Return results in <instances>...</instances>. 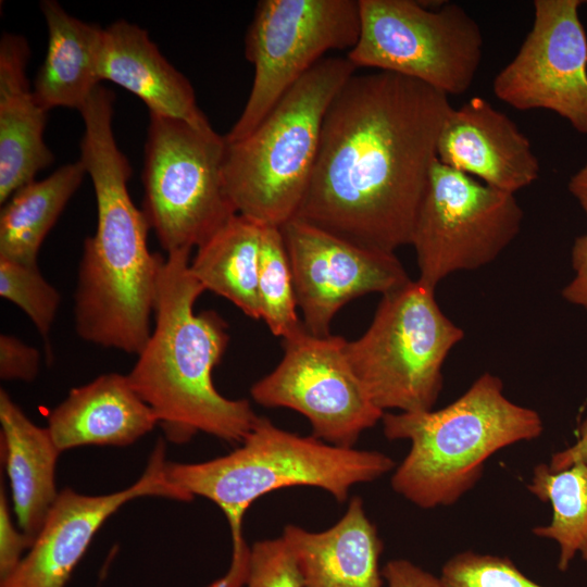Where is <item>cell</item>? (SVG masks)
<instances>
[{"mask_svg":"<svg viewBox=\"0 0 587 587\" xmlns=\"http://www.w3.org/2000/svg\"><path fill=\"white\" fill-rule=\"evenodd\" d=\"M190 252L178 250L163 259L154 326L127 376L168 441L185 444L204 433L240 444L259 416L248 400L228 399L214 386L212 374L229 335L215 311L195 313L205 290L190 271Z\"/></svg>","mask_w":587,"mask_h":587,"instance_id":"obj_3","label":"cell"},{"mask_svg":"<svg viewBox=\"0 0 587 587\" xmlns=\"http://www.w3.org/2000/svg\"><path fill=\"white\" fill-rule=\"evenodd\" d=\"M382 422L386 438L411 442L391 487L422 509L454 504L477 484L492 454L544 430L539 413L511 401L489 372L442 409L385 412Z\"/></svg>","mask_w":587,"mask_h":587,"instance_id":"obj_5","label":"cell"},{"mask_svg":"<svg viewBox=\"0 0 587 587\" xmlns=\"http://www.w3.org/2000/svg\"><path fill=\"white\" fill-rule=\"evenodd\" d=\"M355 70L347 57L324 58L254 130L226 141L224 183L237 214L279 228L296 216L313 174L327 109Z\"/></svg>","mask_w":587,"mask_h":587,"instance_id":"obj_6","label":"cell"},{"mask_svg":"<svg viewBox=\"0 0 587 587\" xmlns=\"http://www.w3.org/2000/svg\"><path fill=\"white\" fill-rule=\"evenodd\" d=\"M359 0H261L245 38L253 64L251 91L225 139L248 136L279 99L330 50L352 49Z\"/></svg>","mask_w":587,"mask_h":587,"instance_id":"obj_10","label":"cell"},{"mask_svg":"<svg viewBox=\"0 0 587 587\" xmlns=\"http://www.w3.org/2000/svg\"><path fill=\"white\" fill-rule=\"evenodd\" d=\"M386 587H446L439 576L405 559H394L383 567Z\"/></svg>","mask_w":587,"mask_h":587,"instance_id":"obj_32","label":"cell"},{"mask_svg":"<svg viewBox=\"0 0 587 587\" xmlns=\"http://www.w3.org/2000/svg\"><path fill=\"white\" fill-rule=\"evenodd\" d=\"M165 450L161 438L142 475L122 490L97 496L71 488L59 491L28 552L0 587H66L96 533L125 503L141 497L191 501L190 494L170 480Z\"/></svg>","mask_w":587,"mask_h":587,"instance_id":"obj_15","label":"cell"},{"mask_svg":"<svg viewBox=\"0 0 587 587\" xmlns=\"http://www.w3.org/2000/svg\"><path fill=\"white\" fill-rule=\"evenodd\" d=\"M40 366L39 351L17 337L0 335V378L2 380L33 382Z\"/></svg>","mask_w":587,"mask_h":587,"instance_id":"obj_30","label":"cell"},{"mask_svg":"<svg viewBox=\"0 0 587 587\" xmlns=\"http://www.w3.org/2000/svg\"><path fill=\"white\" fill-rule=\"evenodd\" d=\"M0 296L17 305L48 341L61 295L43 277L38 264L0 258Z\"/></svg>","mask_w":587,"mask_h":587,"instance_id":"obj_27","label":"cell"},{"mask_svg":"<svg viewBox=\"0 0 587 587\" xmlns=\"http://www.w3.org/2000/svg\"><path fill=\"white\" fill-rule=\"evenodd\" d=\"M527 489L552 508L550 523L534 527L533 534L558 544V570L566 572L577 554L587 566V462L561 471L539 463Z\"/></svg>","mask_w":587,"mask_h":587,"instance_id":"obj_25","label":"cell"},{"mask_svg":"<svg viewBox=\"0 0 587 587\" xmlns=\"http://www.w3.org/2000/svg\"><path fill=\"white\" fill-rule=\"evenodd\" d=\"M303 325L329 335L336 313L351 300L382 296L411 280L395 252L367 248L294 217L280 227Z\"/></svg>","mask_w":587,"mask_h":587,"instance_id":"obj_14","label":"cell"},{"mask_svg":"<svg viewBox=\"0 0 587 587\" xmlns=\"http://www.w3.org/2000/svg\"><path fill=\"white\" fill-rule=\"evenodd\" d=\"M452 108L447 95L422 82L354 73L327 109L295 217L372 249L411 245Z\"/></svg>","mask_w":587,"mask_h":587,"instance_id":"obj_1","label":"cell"},{"mask_svg":"<svg viewBox=\"0 0 587 587\" xmlns=\"http://www.w3.org/2000/svg\"><path fill=\"white\" fill-rule=\"evenodd\" d=\"M395 466L383 452L334 446L313 435L287 432L259 416L234 451L197 463L167 461L166 474L192 497L215 503L226 516L230 565L208 587H245L251 547L242 524L258 499L282 488L305 486L321 488L342 503L352 486L378 479Z\"/></svg>","mask_w":587,"mask_h":587,"instance_id":"obj_4","label":"cell"},{"mask_svg":"<svg viewBox=\"0 0 587 587\" xmlns=\"http://www.w3.org/2000/svg\"><path fill=\"white\" fill-rule=\"evenodd\" d=\"M245 587H304L296 558L283 536L252 545Z\"/></svg>","mask_w":587,"mask_h":587,"instance_id":"obj_29","label":"cell"},{"mask_svg":"<svg viewBox=\"0 0 587 587\" xmlns=\"http://www.w3.org/2000/svg\"><path fill=\"white\" fill-rule=\"evenodd\" d=\"M80 161L97 202L74 292L76 334L92 345L138 355L151 335L163 257L148 248L151 229L128 192L132 167L114 138L113 102L98 97L80 111Z\"/></svg>","mask_w":587,"mask_h":587,"instance_id":"obj_2","label":"cell"},{"mask_svg":"<svg viewBox=\"0 0 587 587\" xmlns=\"http://www.w3.org/2000/svg\"><path fill=\"white\" fill-rule=\"evenodd\" d=\"M159 425L153 410L120 373H107L72 388L48 416L49 429L63 452L83 446L125 447Z\"/></svg>","mask_w":587,"mask_h":587,"instance_id":"obj_17","label":"cell"},{"mask_svg":"<svg viewBox=\"0 0 587 587\" xmlns=\"http://www.w3.org/2000/svg\"><path fill=\"white\" fill-rule=\"evenodd\" d=\"M225 136L150 113L142 208L166 253L199 247L237 214L224 183Z\"/></svg>","mask_w":587,"mask_h":587,"instance_id":"obj_8","label":"cell"},{"mask_svg":"<svg viewBox=\"0 0 587 587\" xmlns=\"http://www.w3.org/2000/svg\"><path fill=\"white\" fill-rule=\"evenodd\" d=\"M87 172L80 160L16 190L0 213V258L38 264L40 247Z\"/></svg>","mask_w":587,"mask_h":587,"instance_id":"obj_24","label":"cell"},{"mask_svg":"<svg viewBox=\"0 0 587 587\" xmlns=\"http://www.w3.org/2000/svg\"><path fill=\"white\" fill-rule=\"evenodd\" d=\"M282 536L296 558L304 587L384 586L383 540L359 496L351 498L332 527L310 532L288 524Z\"/></svg>","mask_w":587,"mask_h":587,"instance_id":"obj_19","label":"cell"},{"mask_svg":"<svg viewBox=\"0 0 587 587\" xmlns=\"http://www.w3.org/2000/svg\"><path fill=\"white\" fill-rule=\"evenodd\" d=\"M258 292L261 320L273 335L286 338L303 325L297 314V298L290 262L279 227L263 226Z\"/></svg>","mask_w":587,"mask_h":587,"instance_id":"obj_26","label":"cell"},{"mask_svg":"<svg viewBox=\"0 0 587 587\" xmlns=\"http://www.w3.org/2000/svg\"><path fill=\"white\" fill-rule=\"evenodd\" d=\"M580 462H587V416L578 426L576 442L554 452L548 466L551 471H561Z\"/></svg>","mask_w":587,"mask_h":587,"instance_id":"obj_34","label":"cell"},{"mask_svg":"<svg viewBox=\"0 0 587 587\" xmlns=\"http://www.w3.org/2000/svg\"><path fill=\"white\" fill-rule=\"evenodd\" d=\"M27 40L3 33L0 39V203L35 180L53 153L43 140L47 113L30 90Z\"/></svg>","mask_w":587,"mask_h":587,"instance_id":"obj_18","label":"cell"},{"mask_svg":"<svg viewBox=\"0 0 587 587\" xmlns=\"http://www.w3.org/2000/svg\"><path fill=\"white\" fill-rule=\"evenodd\" d=\"M567 188L587 215V162L571 176Z\"/></svg>","mask_w":587,"mask_h":587,"instance_id":"obj_35","label":"cell"},{"mask_svg":"<svg viewBox=\"0 0 587 587\" xmlns=\"http://www.w3.org/2000/svg\"><path fill=\"white\" fill-rule=\"evenodd\" d=\"M47 30L45 60L34 82V93L47 111L80 109L100 85L99 59L103 28L68 14L59 2H40Z\"/></svg>","mask_w":587,"mask_h":587,"instance_id":"obj_22","label":"cell"},{"mask_svg":"<svg viewBox=\"0 0 587 587\" xmlns=\"http://www.w3.org/2000/svg\"><path fill=\"white\" fill-rule=\"evenodd\" d=\"M360 35L347 53L358 67L399 74L447 95L464 93L483 55L478 23L459 4L359 0Z\"/></svg>","mask_w":587,"mask_h":587,"instance_id":"obj_9","label":"cell"},{"mask_svg":"<svg viewBox=\"0 0 587 587\" xmlns=\"http://www.w3.org/2000/svg\"><path fill=\"white\" fill-rule=\"evenodd\" d=\"M580 0H535L534 22L494 95L520 110H548L587 135V35Z\"/></svg>","mask_w":587,"mask_h":587,"instance_id":"obj_13","label":"cell"},{"mask_svg":"<svg viewBox=\"0 0 587 587\" xmlns=\"http://www.w3.org/2000/svg\"><path fill=\"white\" fill-rule=\"evenodd\" d=\"M99 76L101 82H112L137 96L150 113L196 126L210 125L187 77L136 24L118 20L103 28Z\"/></svg>","mask_w":587,"mask_h":587,"instance_id":"obj_20","label":"cell"},{"mask_svg":"<svg viewBox=\"0 0 587 587\" xmlns=\"http://www.w3.org/2000/svg\"><path fill=\"white\" fill-rule=\"evenodd\" d=\"M32 546L23 532L15 527L3 485L0 487V580L8 577Z\"/></svg>","mask_w":587,"mask_h":587,"instance_id":"obj_31","label":"cell"},{"mask_svg":"<svg viewBox=\"0 0 587 587\" xmlns=\"http://www.w3.org/2000/svg\"><path fill=\"white\" fill-rule=\"evenodd\" d=\"M446 587H545L508 557L465 550L450 557L439 575Z\"/></svg>","mask_w":587,"mask_h":587,"instance_id":"obj_28","label":"cell"},{"mask_svg":"<svg viewBox=\"0 0 587 587\" xmlns=\"http://www.w3.org/2000/svg\"><path fill=\"white\" fill-rule=\"evenodd\" d=\"M571 262L575 275L562 289V297L587 312V233L574 240Z\"/></svg>","mask_w":587,"mask_h":587,"instance_id":"obj_33","label":"cell"},{"mask_svg":"<svg viewBox=\"0 0 587 587\" xmlns=\"http://www.w3.org/2000/svg\"><path fill=\"white\" fill-rule=\"evenodd\" d=\"M523 217L514 195L437 160L411 239L417 280L435 289L455 272L491 263L519 235Z\"/></svg>","mask_w":587,"mask_h":587,"instance_id":"obj_11","label":"cell"},{"mask_svg":"<svg viewBox=\"0 0 587 587\" xmlns=\"http://www.w3.org/2000/svg\"><path fill=\"white\" fill-rule=\"evenodd\" d=\"M464 332L420 280L382 296L365 333L346 351L372 401L384 412L432 410L442 389L444 363Z\"/></svg>","mask_w":587,"mask_h":587,"instance_id":"obj_7","label":"cell"},{"mask_svg":"<svg viewBox=\"0 0 587 587\" xmlns=\"http://www.w3.org/2000/svg\"><path fill=\"white\" fill-rule=\"evenodd\" d=\"M0 424L1 459L14 514L33 545L59 495L55 472L61 451L47 426L36 425L4 389L0 390Z\"/></svg>","mask_w":587,"mask_h":587,"instance_id":"obj_21","label":"cell"},{"mask_svg":"<svg viewBox=\"0 0 587 587\" xmlns=\"http://www.w3.org/2000/svg\"><path fill=\"white\" fill-rule=\"evenodd\" d=\"M345 338L316 336L304 325L283 338L277 366L250 388L266 408H288L305 416L312 435L327 444L353 448L360 435L385 412L371 399L348 359Z\"/></svg>","mask_w":587,"mask_h":587,"instance_id":"obj_12","label":"cell"},{"mask_svg":"<svg viewBox=\"0 0 587 587\" xmlns=\"http://www.w3.org/2000/svg\"><path fill=\"white\" fill-rule=\"evenodd\" d=\"M437 160L512 195L536 182L540 171L527 136L478 96L449 112L439 135Z\"/></svg>","mask_w":587,"mask_h":587,"instance_id":"obj_16","label":"cell"},{"mask_svg":"<svg viewBox=\"0 0 587 587\" xmlns=\"http://www.w3.org/2000/svg\"><path fill=\"white\" fill-rule=\"evenodd\" d=\"M262 229L236 214L197 248L190 261V271L204 290L224 297L253 320H261L258 279Z\"/></svg>","mask_w":587,"mask_h":587,"instance_id":"obj_23","label":"cell"},{"mask_svg":"<svg viewBox=\"0 0 587 587\" xmlns=\"http://www.w3.org/2000/svg\"><path fill=\"white\" fill-rule=\"evenodd\" d=\"M584 3H587V1L586 2L584 1Z\"/></svg>","mask_w":587,"mask_h":587,"instance_id":"obj_36","label":"cell"}]
</instances>
